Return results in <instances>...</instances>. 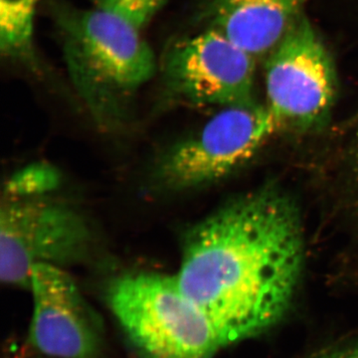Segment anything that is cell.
<instances>
[{
    "label": "cell",
    "instance_id": "obj_1",
    "mask_svg": "<svg viewBox=\"0 0 358 358\" xmlns=\"http://www.w3.org/2000/svg\"><path fill=\"white\" fill-rule=\"evenodd\" d=\"M301 266L294 207L279 193L263 192L188 231L176 278L223 348L262 334L284 317Z\"/></svg>",
    "mask_w": 358,
    "mask_h": 358
},
{
    "label": "cell",
    "instance_id": "obj_2",
    "mask_svg": "<svg viewBox=\"0 0 358 358\" xmlns=\"http://www.w3.org/2000/svg\"><path fill=\"white\" fill-rule=\"evenodd\" d=\"M47 6L66 70L87 107L99 119L124 114L159 68L141 30L96 7L67 0H48Z\"/></svg>",
    "mask_w": 358,
    "mask_h": 358
},
{
    "label": "cell",
    "instance_id": "obj_3",
    "mask_svg": "<svg viewBox=\"0 0 358 358\" xmlns=\"http://www.w3.org/2000/svg\"><path fill=\"white\" fill-rule=\"evenodd\" d=\"M106 299L141 358H212L220 350L176 275L150 271L120 275L108 286Z\"/></svg>",
    "mask_w": 358,
    "mask_h": 358
},
{
    "label": "cell",
    "instance_id": "obj_4",
    "mask_svg": "<svg viewBox=\"0 0 358 358\" xmlns=\"http://www.w3.org/2000/svg\"><path fill=\"white\" fill-rule=\"evenodd\" d=\"M51 193L2 199L0 279L8 286L30 289L35 266L64 268L91 254L94 235L88 220Z\"/></svg>",
    "mask_w": 358,
    "mask_h": 358
},
{
    "label": "cell",
    "instance_id": "obj_5",
    "mask_svg": "<svg viewBox=\"0 0 358 358\" xmlns=\"http://www.w3.org/2000/svg\"><path fill=\"white\" fill-rule=\"evenodd\" d=\"M280 127L268 107H224L160 155L152 183L159 192L178 193L215 182L251 159Z\"/></svg>",
    "mask_w": 358,
    "mask_h": 358
},
{
    "label": "cell",
    "instance_id": "obj_6",
    "mask_svg": "<svg viewBox=\"0 0 358 358\" xmlns=\"http://www.w3.org/2000/svg\"><path fill=\"white\" fill-rule=\"evenodd\" d=\"M157 74L178 102L221 107L251 102L255 58L215 30L204 28L167 42Z\"/></svg>",
    "mask_w": 358,
    "mask_h": 358
},
{
    "label": "cell",
    "instance_id": "obj_7",
    "mask_svg": "<svg viewBox=\"0 0 358 358\" xmlns=\"http://www.w3.org/2000/svg\"><path fill=\"white\" fill-rule=\"evenodd\" d=\"M266 90L268 109L281 126H308L331 108L336 92L333 62L306 18H299L272 52Z\"/></svg>",
    "mask_w": 358,
    "mask_h": 358
},
{
    "label": "cell",
    "instance_id": "obj_8",
    "mask_svg": "<svg viewBox=\"0 0 358 358\" xmlns=\"http://www.w3.org/2000/svg\"><path fill=\"white\" fill-rule=\"evenodd\" d=\"M31 345L47 357L96 358L102 329L74 280L63 268L39 264L32 271Z\"/></svg>",
    "mask_w": 358,
    "mask_h": 358
},
{
    "label": "cell",
    "instance_id": "obj_9",
    "mask_svg": "<svg viewBox=\"0 0 358 358\" xmlns=\"http://www.w3.org/2000/svg\"><path fill=\"white\" fill-rule=\"evenodd\" d=\"M308 0H210L201 16L215 30L253 58L275 50Z\"/></svg>",
    "mask_w": 358,
    "mask_h": 358
},
{
    "label": "cell",
    "instance_id": "obj_10",
    "mask_svg": "<svg viewBox=\"0 0 358 358\" xmlns=\"http://www.w3.org/2000/svg\"><path fill=\"white\" fill-rule=\"evenodd\" d=\"M42 0H0V54L8 64L41 72L35 41L37 10Z\"/></svg>",
    "mask_w": 358,
    "mask_h": 358
},
{
    "label": "cell",
    "instance_id": "obj_11",
    "mask_svg": "<svg viewBox=\"0 0 358 358\" xmlns=\"http://www.w3.org/2000/svg\"><path fill=\"white\" fill-rule=\"evenodd\" d=\"M59 183L56 169L47 166H33L21 169L9 179L4 196L7 199L35 196L53 192Z\"/></svg>",
    "mask_w": 358,
    "mask_h": 358
},
{
    "label": "cell",
    "instance_id": "obj_12",
    "mask_svg": "<svg viewBox=\"0 0 358 358\" xmlns=\"http://www.w3.org/2000/svg\"><path fill=\"white\" fill-rule=\"evenodd\" d=\"M96 8L119 16L143 30L171 0H90Z\"/></svg>",
    "mask_w": 358,
    "mask_h": 358
},
{
    "label": "cell",
    "instance_id": "obj_13",
    "mask_svg": "<svg viewBox=\"0 0 358 358\" xmlns=\"http://www.w3.org/2000/svg\"><path fill=\"white\" fill-rule=\"evenodd\" d=\"M317 358H358V345L331 350L320 355Z\"/></svg>",
    "mask_w": 358,
    "mask_h": 358
}]
</instances>
